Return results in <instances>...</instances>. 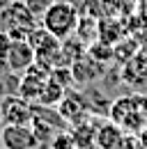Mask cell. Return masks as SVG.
I'll return each instance as SVG.
<instances>
[{
    "label": "cell",
    "instance_id": "obj_17",
    "mask_svg": "<svg viewBox=\"0 0 147 149\" xmlns=\"http://www.w3.org/2000/svg\"><path fill=\"white\" fill-rule=\"evenodd\" d=\"M51 149H78L76 147V140H74L71 131H57L51 140Z\"/></svg>",
    "mask_w": 147,
    "mask_h": 149
},
{
    "label": "cell",
    "instance_id": "obj_20",
    "mask_svg": "<svg viewBox=\"0 0 147 149\" xmlns=\"http://www.w3.org/2000/svg\"><path fill=\"white\" fill-rule=\"evenodd\" d=\"M117 2H120V9H122V12H131V9L138 5V0H117Z\"/></svg>",
    "mask_w": 147,
    "mask_h": 149
},
{
    "label": "cell",
    "instance_id": "obj_10",
    "mask_svg": "<svg viewBox=\"0 0 147 149\" xmlns=\"http://www.w3.org/2000/svg\"><path fill=\"white\" fill-rule=\"evenodd\" d=\"M127 23L120 19V16H106V19H99V30H97V39L115 46L120 39L127 37Z\"/></svg>",
    "mask_w": 147,
    "mask_h": 149
},
{
    "label": "cell",
    "instance_id": "obj_5",
    "mask_svg": "<svg viewBox=\"0 0 147 149\" xmlns=\"http://www.w3.org/2000/svg\"><path fill=\"white\" fill-rule=\"evenodd\" d=\"M0 122L2 124H30L32 122V103L21 94H7L0 99Z\"/></svg>",
    "mask_w": 147,
    "mask_h": 149
},
{
    "label": "cell",
    "instance_id": "obj_22",
    "mask_svg": "<svg viewBox=\"0 0 147 149\" xmlns=\"http://www.w3.org/2000/svg\"><path fill=\"white\" fill-rule=\"evenodd\" d=\"M12 2H14V0H0V12H2V9H5V7H9V5H12Z\"/></svg>",
    "mask_w": 147,
    "mask_h": 149
},
{
    "label": "cell",
    "instance_id": "obj_7",
    "mask_svg": "<svg viewBox=\"0 0 147 149\" xmlns=\"http://www.w3.org/2000/svg\"><path fill=\"white\" fill-rule=\"evenodd\" d=\"M57 112L62 115V119L67 124H78L85 117H90V110H88V103H85L83 94L74 92V90H67L62 101L57 103Z\"/></svg>",
    "mask_w": 147,
    "mask_h": 149
},
{
    "label": "cell",
    "instance_id": "obj_13",
    "mask_svg": "<svg viewBox=\"0 0 147 149\" xmlns=\"http://www.w3.org/2000/svg\"><path fill=\"white\" fill-rule=\"evenodd\" d=\"M67 94V87L62 85V83H57L53 76H48V80L44 83V87H41V94H39V106H51L55 108L60 101H62V96Z\"/></svg>",
    "mask_w": 147,
    "mask_h": 149
},
{
    "label": "cell",
    "instance_id": "obj_16",
    "mask_svg": "<svg viewBox=\"0 0 147 149\" xmlns=\"http://www.w3.org/2000/svg\"><path fill=\"white\" fill-rule=\"evenodd\" d=\"M88 55L92 60H97V62H101V64H110L113 62V46L108 44H104V41H92L90 46H88Z\"/></svg>",
    "mask_w": 147,
    "mask_h": 149
},
{
    "label": "cell",
    "instance_id": "obj_9",
    "mask_svg": "<svg viewBox=\"0 0 147 149\" xmlns=\"http://www.w3.org/2000/svg\"><path fill=\"white\" fill-rule=\"evenodd\" d=\"M106 74V64L92 60L88 53L83 57H78L76 62H71V76H74V85H90L94 80H99Z\"/></svg>",
    "mask_w": 147,
    "mask_h": 149
},
{
    "label": "cell",
    "instance_id": "obj_19",
    "mask_svg": "<svg viewBox=\"0 0 147 149\" xmlns=\"http://www.w3.org/2000/svg\"><path fill=\"white\" fill-rule=\"evenodd\" d=\"M12 35L7 32V30H0V60H5L7 53H9V46H12Z\"/></svg>",
    "mask_w": 147,
    "mask_h": 149
},
{
    "label": "cell",
    "instance_id": "obj_23",
    "mask_svg": "<svg viewBox=\"0 0 147 149\" xmlns=\"http://www.w3.org/2000/svg\"><path fill=\"white\" fill-rule=\"evenodd\" d=\"M67 2H71V5H76V7H78V9H80V7H83V2H85V0H67Z\"/></svg>",
    "mask_w": 147,
    "mask_h": 149
},
{
    "label": "cell",
    "instance_id": "obj_11",
    "mask_svg": "<svg viewBox=\"0 0 147 149\" xmlns=\"http://www.w3.org/2000/svg\"><path fill=\"white\" fill-rule=\"evenodd\" d=\"M124 140V129L117 126L115 122H104L99 129H97V147L99 149H120Z\"/></svg>",
    "mask_w": 147,
    "mask_h": 149
},
{
    "label": "cell",
    "instance_id": "obj_14",
    "mask_svg": "<svg viewBox=\"0 0 147 149\" xmlns=\"http://www.w3.org/2000/svg\"><path fill=\"white\" fill-rule=\"evenodd\" d=\"M97 30H99V19H94L90 14H83V12H80L78 25H76V32H74V35L80 39L83 44L90 46L92 41H97Z\"/></svg>",
    "mask_w": 147,
    "mask_h": 149
},
{
    "label": "cell",
    "instance_id": "obj_12",
    "mask_svg": "<svg viewBox=\"0 0 147 149\" xmlns=\"http://www.w3.org/2000/svg\"><path fill=\"white\" fill-rule=\"evenodd\" d=\"M80 12L90 14L94 19H106V16H117L122 9H120L117 0H85L83 7H80Z\"/></svg>",
    "mask_w": 147,
    "mask_h": 149
},
{
    "label": "cell",
    "instance_id": "obj_3",
    "mask_svg": "<svg viewBox=\"0 0 147 149\" xmlns=\"http://www.w3.org/2000/svg\"><path fill=\"white\" fill-rule=\"evenodd\" d=\"M37 28V16L30 12L25 0H14L9 7L0 12V30H7L12 39H28Z\"/></svg>",
    "mask_w": 147,
    "mask_h": 149
},
{
    "label": "cell",
    "instance_id": "obj_18",
    "mask_svg": "<svg viewBox=\"0 0 147 149\" xmlns=\"http://www.w3.org/2000/svg\"><path fill=\"white\" fill-rule=\"evenodd\" d=\"M53 2H55V0H25V5L30 7V12L35 14L37 19H41V14H44Z\"/></svg>",
    "mask_w": 147,
    "mask_h": 149
},
{
    "label": "cell",
    "instance_id": "obj_4",
    "mask_svg": "<svg viewBox=\"0 0 147 149\" xmlns=\"http://www.w3.org/2000/svg\"><path fill=\"white\" fill-rule=\"evenodd\" d=\"M2 149H41L30 124H2L0 129Z\"/></svg>",
    "mask_w": 147,
    "mask_h": 149
},
{
    "label": "cell",
    "instance_id": "obj_2",
    "mask_svg": "<svg viewBox=\"0 0 147 149\" xmlns=\"http://www.w3.org/2000/svg\"><path fill=\"white\" fill-rule=\"evenodd\" d=\"M78 16H80V9L76 5L67 2V0H55L53 5L41 14L39 21H41V28H46L57 39H69L76 32Z\"/></svg>",
    "mask_w": 147,
    "mask_h": 149
},
{
    "label": "cell",
    "instance_id": "obj_1",
    "mask_svg": "<svg viewBox=\"0 0 147 149\" xmlns=\"http://www.w3.org/2000/svg\"><path fill=\"white\" fill-rule=\"evenodd\" d=\"M108 117L124 131H143L147 126V96L129 94L115 99L108 108Z\"/></svg>",
    "mask_w": 147,
    "mask_h": 149
},
{
    "label": "cell",
    "instance_id": "obj_8",
    "mask_svg": "<svg viewBox=\"0 0 147 149\" xmlns=\"http://www.w3.org/2000/svg\"><path fill=\"white\" fill-rule=\"evenodd\" d=\"M35 60H37L35 51H32V46L28 44V39H14L12 46H9V53L5 57L7 69L14 71V74H25L28 67H30Z\"/></svg>",
    "mask_w": 147,
    "mask_h": 149
},
{
    "label": "cell",
    "instance_id": "obj_15",
    "mask_svg": "<svg viewBox=\"0 0 147 149\" xmlns=\"http://www.w3.org/2000/svg\"><path fill=\"white\" fill-rule=\"evenodd\" d=\"M140 51V41L136 37H124L120 39L115 46H113V62H117V64H124L127 60H131V57L136 55Z\"/></svg>",
    "mask_w": 147,
    "mask_h": 149
},
{
    "label": "cell",
    "instance_id": "obj_6",
    "mask_svg": "<svg viewBox=\"0 0 147 149\" xmlns=\"http://www.w3.org/2000/svg\"><path fill=\"white\" fill-rule=\"evenodd\" d=\"M120 76H122V83H127L129 87L140 90L147 83V48H140L131 60L120 64Z\"/></svg>",
    "mask_w": 147,
    "mask_h": 149
},
{
    "label": "cell",
    "instance_id": "obj_24",
    "mask_svg": "<svg viewBox=\"0 0 147 149\" xmlns=\"http://www.w3.org/2000/svg\"><path fill=\"white\" fill-rule=\"evenodd\" d=\"M0 129H2V122H0Z\"/></svg>",
    "mask_w": 147,
    "mask_h": 149
},
{
    "label": "cell",
    "instance_id": "obj_21",
    "mask_svg": "<svg viewBox=\"0 0 147 149\" xmlns=\"http://www.w3.org/2000/svg\"><path fill=\"white\" fill-rule=\"evenodd\" d=\"M7 71H9V69H7V62H5V60H0V78L7 74Z\"/></svg>",
    "mask_w": 147,
    "mask_h": 149
}]
</instances>
